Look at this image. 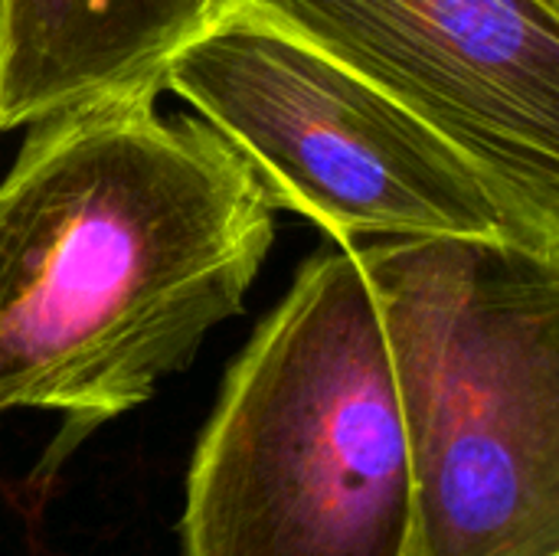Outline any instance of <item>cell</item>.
<instances>
[{"label":"cell","instance_id":"1","mask_svg":"<svg viewBox=\"0 0 559 556\" xmlns=\"http://www.w3.org/2000/svg\"><path fill=\"white\" fill-rule=\"evenodd\" d=\"M157 95L36 121L0 180V416L66 419L46 469L187 370L275 239L246 157Z\"/></svg>","mask_w":559,"mask_h":556},{"label":"cell","instance_id":"2","mask_svg":"<svg viewBox=\"0 0 559 556\" xmlns=\"http://www.w3.org/2000/svg\"><path fill=\"white\" fill-rule=\"evenodd\" d=\"M413 465L357 246L311 256L233 360L187 472L183 556H409Z\"/></svg>","mask_w":559,"mask_h":556},{"label":"cell","instance_id":"3","mask_svg":"<svg viewBox=\"0 0 559 556\" xmlns=\"http://www.w3.org/2000/svg\"><path fill=\"white\" fill-rule=\"evenodd\" d=\"M357 252L406 419L409 556H559V256L514 239Z\"/></svg>","mask_w":559,"mask_h":556},{"label":"cell","instance_id":"4","mask_svg":"<svg viewBox=\"0 0 559 556\" xmlns=\"http://www.w3.org/2000/svg\"><path fill=\"white\" fill-rule=\"evenodd\" d=\"M255 170L275 210L357 239H511L478 170L377 82L229 0L164 69Z\"/></svg>","mask_w":559,"mask_h":556},{"label":"cell","instance_id":"5","mask_svg":"<svg viewBox=\"0 0 559 556\" xmlns=\"http://www.w3.org/2000/svg\"><path fill=\"white\" fill-rule=\"evenodd\" d=\"M236 3L403 102L478 170L514 242L559 256V23L537 0Z\"/></svg>","mask_w":559,"mask_h":556},{"label":"cell","instance_id":"6","mask_svg":"<svg viewBox=\"0 0 559 556\" xmlns=\"http://www.w3.org/2000/svg\"><path fill=\"white\" fill-rule=\"evenodd\" d=\"M226 0H7L0 131L160 88L167 62Z\"/></svg>","mask_w":559,"mask_h":556},{"label":"cell","instance_id":"7","mask_svg":"<svg viewBox=\"0 0 559 556\" xmlns=\"http://www.w3.org/2000/svg\"><path fill=\"white\" fill-rule=\"evenodd\" d=\"M537 3H540V7H544V10H547V13H550V16L559 23V0H537Z\"/></svg>","mask_w":559,"mask_h":556},{"label":"cell","instance_id":"8","mask_svg":"<svg viewBox=\"0 0 559 556\" xmlns=\"http://www.w3.org/2000/svg\"><path fill=\"white\" fill-rule=\"evenodd\" d=\"M3 13H7V0H0V56H3Z\"/></svg>","mask_w":559,"mask_h":556}]
</instances>
